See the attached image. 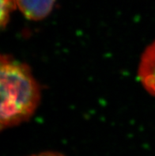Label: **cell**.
<instances>
[{
  "mask_svg": "<svg viewBox=\"0 0 155 156\" xmlns=\"http://www.w3.org/2000/svg\"><path fill=\"white\" fill-rule=\"evenodd\" d=\"M1 129L25 122L37 109L41 90L26 63L9 55L1 56Z\"/></svg>",
  "mask_w": 155,
  "mask_h": 156,
  "instance_id": "6da1fadb",
  "label": "cell"
},
{
  "mask_svg": "<svg viewBox=\"0 0 155 156\" xmlns=\"http://www.w3.org/2000/svg\"><path fill=\"white\" fill-rule=\"evenodd\" d=\"M16 2L26 18L33 21H40L51 13L55 0H16Z\"/></svg>",
  "mask_w": 155,
  "mask_h": 156,
  "instance_id": "3957f363",
  "label": "cell"
},
{
  "mask_svg": "<svg viewBox=\"0 0 155 156\" xmlns=\"http://www.w3.org/2000/svg\"><path fill=\"white\" fill-rule=\"evenodd\" d=\"M31 156H64L60 153L55 152V151H46V152H41L39 154H33Z\"/></svg>",
  "mask_w": 155,
  "mask_h": 156,
  "instance_id": "5b68a950",
  "label": "cell"
},
{
  "mask_svg": "<svg viewBox=\"0 0 155 156\" xmlns=\"http://www.w3.org/2000/svg\"><path fill=\"white\" fill-rule=\"evenodd\" d=\"M138 76L144 88L155 96V41L142 55Z\"/></svg>",
  "mask_w": 155,
  "mask_h": 156,
  "instance_id": "7a4b0ae2",
  "label": "cell"
},
{
  "mask_svg": "<svg viewBox=\"0 0 155 156\" xmlns=\"http://www.w3.org/2000/svg\"><path fill=\"white\" fill-rule=\"evenodd\" d=\"M17 6L16 0H1V26L4 27L8 23L10 14Z\"/></svg>",
  "mask_w": 155,
  "mask_h": 156,
  "instance_id": "277c9868",
  "label": "cell"
}]
</instances>
